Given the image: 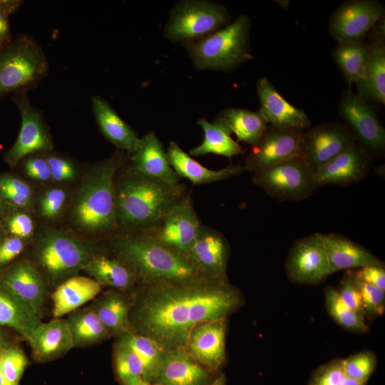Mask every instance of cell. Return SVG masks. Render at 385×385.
I'll return each instance as SVG.
<instances>
[{
	"label": "cell",
	"mask_w": 385,
	"mask_h": 385,
	"mask_svg": "<svg viewBox=\"0 0 385 385\" xmlns=\"http://www.w3.org/2000/svg\"><path fill=\"white\" fill-rule=\"evenodd\" d=\"M135 312L138 334L164 350L186 349L192 329L210 320L225 319L244 303L228 280L204 279L145 284Z\"/></svg>",
	"instance_id": "1"
},
{
	"label": "cell",
	"mask_w": 385,
	"mask_h": 385,
	"mask_svg": "<svg viewBox=\"0 0 385 385\" xmlns=\"http://www.w3.org/2000/svg\"><path fill=\"white\" fill-rule=\"evenodd\" d=\"M114 188L117 226L125 234L151 230L190 196L185 185L165 183L138 172L131 165L117 181L114 179Z\"/></svg>",
	"instance_id": "2"
},
{
	"label": "cell",
	"mask_w": 385,
	"mask_h": 385,
	"mask_svg": "<svg viewBox=\"0 0 385 385\" xmlns=\"http://www.w3.org/2000/svg\"><path fill=\"white\" fill-rule=\"evenodd\" d=\"M113 245L137 278L145 284L208 279L187 257L168 249L144 233L120 235L113 240Z\"/></svg>",
	"instance_id": "3"
},
{
	"label": "cell",
	"mask_w": 385,
	"mask_h": 385,
	"mask_svg": "<svg viewBox=\"0 0 385 385\" xmlns=\"http://www.w3.org/2000/svg\"><path fill=\"white\" fill-rule=\"evenodd\" d=\"M123 163L120 153L94 166L77 193L73 216L77 225L92 233H109L117 227L114 179Z\"/></svg>",
	"instance_id": "4"
},
{
	"label": "cell",
	"mask_w": 385,
	"mask_h": 385,
	"mask_svg": "<svg viewBox=\"0 0 385 385\" xmlns=\"http://www.w3.org/2000/svg\"><path fill=\"white\" fill-rule=\"evenodd\" d=\"M252 19L242 14L232 23L183 46L198 71L230 72L253 58L250 41Z\"/></svg>",
	"instance_id": "5"
},
{
	"label": "cell",
	"mask_w": 385,
	"mask_h": 385,
	"mask_svg": "<svg viewBox=\"0 0 385 385\" xmlns=\"http://www.w3.org/2000/svg\"><path fill=\"white\" fill-rule=\"evenodd\" d=\"M49 73V63L41 46L21 33L0 43V101L9 94L36 88Z\"/></svg>",
	"instance_id": "6"
},
{
	"label": "cell",
	"mask_w": 385,
	"mask_h": 385,
	"mask_svg": "<svg viewBox=\"0 0 385 385\" xmlns=\"http://www.w3.org/2000/svg\"><path fill=\"white\" fill-rule=\"evenodd\" d=\"M227 9L206 0L178 1L165 26L164 36L173 43L198 41L230 23Z\"/></svg>",
	"instance_id": "7"
},
{
	"label": "cell",
	"mask_w": 385,
	"mask_h": 385,
	"mask_svg": "<svg viewBox=\"0 0 385 385\" xmlns=\"http://www.w3.org/2000/svg\"><path fill=\"white\" fill-rule=\"evenodd\" d=\"M252 180L254 185L280 202L302 200L318 188L314 171L300 156L252 173Z\"/></svg>",
	"instance_id": "8"
},
{
	"label": "cell",
	"mask_w": 385,
	"mask_h": 385,
	"mask_svg": "<svg viewBox=\"0 0 385 385\" xmlns=\"http://www.w3.org/2000/svg\"><path fill=\"white\" fill-rule=\"evenodd\" d=\"M41 265L53 280L73 277L91 259L83 244L57 230L46 232L39 245Z\"/></svg>",
	"instance_id": "9"
},
{
	"label": "cell",
	"mask_w": 385,
	"mask_h": 385,
	"mask_svg": "<svg viewBox=\"0 0 385 385\" xmlns=\"http://www.w3.org/2000/svg\"><path fill=\"white\" fill-rule=\"evenodd\" d=\"M338 112L356 142L370 155L384 150L385 129L370 102L349 89L339 101Z\"/></svg>",
	"instance_id": "10"
},
{
	"label": "cell",
	"mask_w": 385,
	"mask_h": 385,
	"mask_svg": "<svg viewBox=\"0 0 385 385\" xmlns=\"http://www.w3.org/2000/svg\"><path fill=\"white\" fill-rule=\"evenodd\" d=\"M284 269L291 282L306 285L319 284L334 273L328 261L322 233L315 232L295 241Z\"/></svg>",
	"instance_id": "11"
},
{
	"label": "cell",
	"mask_w": 385,
	"mask_h": 385,
	"mask_svg": "<svg viewBox=\"0 0 385 385\" xmlns=\"http://www.w3.org/2000/svg\"><path fill=\"white\" fill-rule=\"evenodd\" d=\"M11 99L20 113L21 124L16 142L5 154V160L16 165L29 155L49 152L53 143L43 111L31 103L27 93L13 95Z\"/></svg>",
	"instance_id": "12"
},
{
	"label": "cell",
	"mask_w": 385,
	"mask_h": 385,
	"mask_svg": "<svg viewBox=\"0 0 385 385\" xmlns=\"http://www.w3.org/2000/svg\"><path fill=\"white\" fill-rule=\"evenodd\" d=\"M385 8L376 0H351L342 3L332 14L329 33L337 43L364 40L384 18Z\"/></svg>",
	"instance_id": "13"
},
{
	"label": "cell",
	"mask_w": 385,
	"mask_h": 385,
	"mask_svg": "<svg viewBox=\"0 0 385 385\" xmlns=\"http://www.w3.org/2000/svg\"><path fill=\"white\" fill-rule=\"evenodd\" d=\"M356 143L344 123H323L302 132L299 156L315 171Z\"/></svg>",
	"instance_id": "14"
},
{
	"label": "cell",
	"mask_w": 385,
	"mask_h": 385,
	"mask_svg": "<svg viewBox=\"0 0 385 385\" xmlns=\"http://www.w3.org/2000/svg\"><path fill=\"white\" fill-rule=\"evenodd\" d=\"M200 224L190 196L175 206L158 225L143 233L168 249L188 257Z\"/></svg>",
	"instance_id": "15"
},
{
	"label": "cell",
	"mask_w": 385,
	"mask_h": 385,
	"mask_svg": "<svg viewBox=\"0 0 385 385\" xmlns=\"http://www.w3.org/2000/svg\"><path fill=\"white\" fill-rule=\"evenodd\" d=\"M302 132L267 126L247 156L245 170L255 173L299 156Z\"/></svg>",
	"instance_id": "16"
},
{
	"label": "cell",
	"mask_w": 385,
	"mask_h": 385,
	"mask_svg": "<svg viewBox=\"0 0 385 385\" xmlns=\"http://www.w3.org/2000/svg\"><path fill=\"white\" fill-rule=\"evenodd\" d=\"M229 256L226 237L218 230L201 223L187 257L196 269L206 278L226 281Z\"/></svg>",
	"instance_id": "17"
},
{
	"label": "cell",
	"mask_w": 385,
	"mask_h": 385,
	"mask_svg": "<svg viewBox=\"0 0 385 385\" xmlns=\"http://www.w3.org/2000/svg\"><path fill=\"white\" fill-rule=\"evenodd\" d=\"M227 319L210 320L197 325L190 333L186 350L211 372L221 369L226 360Z\"/></svg>",
	"instance_id": "18"
},
{
	"label": "cell",
	"mask_w": 385,
	"mask_h": 385,
	"mask_svg": "<svg viewBox=\"0 0 385 385\" xmlns=\"http://www.w3.org/2000/svg\"><path fill=\"white\" fill-rule=\"evenodd\" d=\"M371 155L358 143L314 171L318 187L327 185L349 186L366 178Z\"/></svg>",
	"instance_id": "19"
},
{
	"label": "cell",
	"mask_w": 385,
	"mask_h": 385,
	"mask_svg": "<svg viewBox=\"0 0 385 385\" xmlns=\"http://www.w3.org/2000/svg\"><path fill=\"white\" fill-rule=\"evenodd\" d=\"M260 113L270 125L303 131L311 125L306 113L288 103L265 77L257 82Z\"/></svg>",
	"instance_id": "20"
},
{
	"label": "cell",
	"mask_w": 385,
	"mask_h": 385,
	"mask_svg": "<svg viewBox=\"0 0 385 385\" xmlns=\"http://www.w3.org/2000/svg\"><path fill=\"white\" fill-rule=\"evenodd\" d=\"M127 154L130 165L138 172L170 185L180 183V178L170 166L166 151L154 131L139 138Z\"/></svg>",
	"instance_id": "21"
},
{
	"label": "cell",
	"mask_w": 385,
	"mask_h": 385,
	"mask_svg": "<svg viewBox=\"0 0 385 385\" xmlns=\"http://www.w3.org/2000/svg\"><path fill=\"white\" fill-rule=\"evenodd\" d=\"M210 372L186 349L165 350L152 382L162 385H205L210 382Z\"/></svg>",
	"instance_id": "22"
},
{
	"label": "cell",
	"mask_w": 385,
	"mask_h": 385,
	"mask_svg": "<svg viewBox=\"0 0 385 385\" xmlns=\"http://www.w3.org/2000/svg\"><path fill=\"white\" fill-rule=\"evenodd\" d=\"M371 31L368 59L362 78L356 84V93L370 103L385 105L384 18Z\"/></svg>",
	"instance_id": "23"
},
{
	"label": "cell",
	"mask_w": 385,
	"mask_h": 385,
	"mask_svg": "<svg viewBox=\"0 0 385 385\" xmlns=\"http://www.w3.org/2000/svg\"><path fill=\"white\" fill-rule=\"evenodd\" d=\"M29 342L33 357L38 362L56 359L74 347L67 321L59 318L41 323L32 332Z\"/></svg>",
	"instance_id": "24"
},
{
	"label": "cell",
	"mask_w": 385,
	"mask_h": 385,
	"mask_svg": "<svg viewBox=\"0 0 385 385\" xmlns=\"http://www.w3.org/2000/svg\"><path fill=\"white\" fill-rule=\"evenodd\" d=\"M322 240L329 265L334 272L371 265H384L370 250L341 234H322Z\"/></svg>",
	"instance_id": "25"
},
{
	"label": "cell",
	"mask_w": 385,
	"mask_h": 385,
	"mask_svg": "<svg viewBox=\"0 0 385 385\" xmlns=\"http://www.w3.org/2000/svg\"><path fill=\"white\" fill-rule=\"evenodd\" d=\"M168 162L177 175L189 180L194 185L209 184L241 175L244 165H230L222 169L210 170L202 165L186 153L174 141H170L166 151Z\"/></svg>",
	"instance_id": "26"
},
{
	"label": "cell",
	"mask_w": 385,
	"mask_h": 385,
	"mask_svg": "<svg viewBox=\"0 0 385 385\" xmlns=\"http://www.w3.org/2000/svg\"><path fill=\"white\" fill-rule=\"evenodd\" d=\"M91 102L96 123L106 140L122 151H131L139 140L135 130L103 97L95 95Z\"/></svg>",
	"instance_id": "27"
},
{
	"label": "cell",
	"mask_w": 385,
	"mask_h": 385,
	"mask_svg": "<svg viewBox=\"0 0 385 385\" xmlns=\"http://www.w3.org/2000/svg\"><path fill=\"white\" fill-rule=\"evenodd\" d=\"M0 283L33 307L38 312L45 301V284L36 269L27 262H19L2 274Z\"/></svg>",
	"instance_id": "28"
},
{
	"label": "cell",
	"mask_w": 385,
	"mask_h": 385,
	"mask_svg": "<svg viewBox=\"0 0 385 385\" xmlns=\"http://www.w3.org/2000/svg\"><path fill=\"white\" fill-rule=\"evenodd\" d=\"M40 324L38 312L0 283V325L13 329L29 341Z\"/></svg>",
	"instance_id": "29"
},
{
	"label": "cell",
	"mask_w": 385,
	"mask_h": 385,
	"mask_svg": "<svg viewBox=\"0 0 385 385\" xmlns=\"http://www.w3.org/2000/svg\"><path fill=\"white\" fill-rule=\"evenodd\" d=\"M229 134H234L239 141L255 145L267 127L260 113L247 109L228 108L222 111L214 119Z\"/></svg>",
	"instance_id": "30"
},
{
	"label": "cell",
	"mask_w": 385,
	"mask_h": 385,
	"mask_svg": "<svg viewBox=\"0 0 385 385\" xmlns=\"http://www.w3.org/2000/svg\"><path fill=\"white\" fill-rule=\"evenodd\" d=\"M101 292V285L93 279L73 276L61 283L52 294L53 314L59 318L76 310Z\"/></svg>",
	"instance_id": "31"
},
{
	"label": "cell",
	"mask_w": 385,
	"mask_h": 385,
	"mask_svg": "<svg viewBox=\"0 0 385 385\" xmlns=\"http://www.w3.org/2000/svg\"><path fill=\"white\" fill-rule=\"evenodd\" d=\"M100 285L125 289L133 285L137 276L120 256L118 259L106 256L91 257L83 267Z\"/></svg>",
	"instance_id": "32"
},
{
	"label": "cell",
	"mask_w": 385,
	"mask_h": 385,
	"mask_svg": "<svg viewBox=\"0 0 385 385\" xmlns=\"http://www.w3.org/2000/svg\"><path fill=\"white\" fill-rule=\"evenodd\" d=\"M369 52L364 40L337 43L332 58L349 83L357 84L362 78Z\"/></svg>",
	"instance_id": "33"
},
{
	"label": "cell",
	"mask_w": 385,
	"mask_h": 385,
	"mask_svg": "<svg viewBox=\"0 0 385 385\" xmlns=\"http://www.w3.org/2000/svg\"><path fill=\"white\" fill-rule=\"evenodd\" d=\"M197 123L202 129L204 137L199 145L190 150L191 156L212 153L231 158L242 153L239 144L218 125L210 123L205 118L198 119Z\"/></svg>",
	"instance_id": "34"
},
{
	"label": "cell",
	"mask_w": 385,
	"mask_h": 385,
	"mask_svg": "<svg viewBox=\"0 0 385 385\" xmlns=\"http://www.w3.org/2000/svg\"><path fill=\"white\" fill-rule=\"evenodd\" d=\"M74 346H86L107 339L111 333L102 324L92 309L75 310L66 320Z\"/></svg>",
	"instance_id": "35"
},
{
	"label": "cell",
	"mask_w": 385,
	"mask_h": 385,
	"mask_svg": "<svg viewBox=\"0 0 385 385\" xmlns=\"http://www.w3.org/2000/svg\"><path fill=\"white\" fill-rule=\"evenodd\" d=\"M92 309L110 333L130 332L129 307L120 294L115 292L108 294Z\"/></svg>",
	"instance_id": "36"
},
{
	"label": "cell",
	"mask_w": 385,
	"mask_h": 385,
	"mask_svg": "<svg viewBox=\"0 0 385 385\" xmlns=\"http://www.w3.org/2000/svg\"><path fill=\"white\" fill-rule=\"evenodd\" d=\"M119 340L127 344L140 358L143 381L152 382L165 350L151 339L130 331L121 334Z\"/></svg>",
	"instance_id": "37"
},
{
	"label": "cell",
	"mask_w": 385,
	"mask_h": 385,
	"mask_svg": "<svg viewBox=\"0 0 385 385\" xmlns=\"http://www.w3.org/2000/svg\"><path fill=\"white\" fill-rule=\"evenodd\" d=\"M324 294L327 312L337 324L356 334H366L369 332L365 321L343 302L337 289L327 287Z\"/></svg>",
	"instance_id": "38"
},
{
	"label": "cell",
	"mask_w": 385,
	"mask_h": 385,
	"mask_svg": "<svg viewBox=\"0 0 385 385\" xmlns=\"http://www.w3.org/2000/svg\"><path fill=\"white\" fill-rule=\"evenodd\" d=\"M114 369L120 385H140L143 381V364L137 354L118 339L114 348Z\"/></svg>",
	"instance_id": "39"
},
{
	"label": "cell",
	"mask_w": 385,
	"mask_h": 385,
	"mask_svg": "<svg viewBox=\"0 0 385 385\" xmlns=\"http://www.w3.org/2000/svg\"><path fill=\"white\" fill-rule=\"evenodd\" d=\"M342 366L347 377L366 384L377 366V357L371 350H362L342 359Z\"/></svg>",
	"instance_id": "40"
},
{
	"label": "cell",
	"mask_w": 385,
	"mask_h": 385,
	"mask_svg": "<svg viewBox=\"0 0 385 385\" xmlns=\"http://www.w3.org/2000/svg\"><path fill=\"white\" fill-rule=\"evenodd\" d=\"M308 385H366L346 376L342 359H334L318 366L312 373Z\"/></svg>",
	"instance_id": "41"
},
{
	"label": "cell",
	"mask_w": 385,
	"mask_h": 385,
	"mask_svg": "<svg viewBox=\"0 0 385 385\" xmlns=\"http://www.w3.org/2000/svg\"><path fill=\"white\" fill-rule=\"evenodd\" d=\"M32 190L23 180L11 176H0V196L4 201L19 207H25L31 204Z\"/></svg>",
	"instance_id": "42"
},
{
	"label": "cell",
	"mask_w": 385,
	"mask_h": 385,
	"mask_svg": "<svg viewBox=\"0 0 385 385\" xmlns=\"http://www.w3.org/2000/svg\"><path fill=\"white\" fill-rule=\"evenodd\" d=\"M361 296L365 318L369 319L381 316L385 311V291L358 278L349 270Z\"/></svg>",
	"instance_id": "43"
},
{
	"label": "cell",
	"mask_w": 385,
	"mask_h": 385,
	"mask_svg": "<svg viewBox=\"0 0 385 385\" xmlns=\"http://www.w3.org/2000/svg\"><path fill=\"white\" fill-rule=\"evenodd\" d=\"M27 364L25 354L19 348L11 346L0 349V366L11 385L19 384Z\"/></svg>",
	"instance_id": "44"
},
{
	"label": "cell",
	"mask_w": 385,
	"mask_h": 385,
	"mask_svg": "<svg viewBox=\"0 0 385 385\" xmlns=\"http://www.w3.org/2000/svg\"><path fill=\"white\" fill-rule=\"evenodd\" d=\"M337 291L343 302L365 321L361 296L349 270L343 275Z\"/></svg>",
	"instance_id": "45"
},
{
	"label": "cell",
	"mask_w": 385,
	"mask_h": 385,
	"mask_svg": "<svg viewBox=\"0 0 385 385\" xmlns=\"http://www.w3.org/2000/svg\"><path fill=\"white\" fill-rule=\"evenodd\" d=\"M50 167L51 178L56 182H66L76 176V168L71 161L55 154L45 156Z\"/></svg>",
	"instance_id": "46"
},
{
	"label": "cell",
	"mask_w": 385,
	"mask_h": 385,
	"mask_svg": "<svg viewBox=\"0 0 385 385\" xmlns=\"http://www.w3.org/2000/svg\"><path fill=\"white\" fill-rule=\"evenodd\" d=\"M66 200V192L61 188H53L45 192L40 201V211L47 218L56 217Z\"/></svg>",
	"instance_id": "47"
},
{
	"label": "cell",
	"mask_w": 385,
	"mask_h": 385,
	"mask_svg": "<svg viewBox=\"0 0 385 385\" xmlns=\"http://www.w3.org/2000/svg\"><path fill=\"white\" fill-rule=\"evenodd\" d=\"M36 154L29 155L23 158L24 159V170L30 178L34 180L47 181L51 178L50 167L45 156Z\"/></svg>",
	"instance_id": "48"
},
{
	"label": "cell",
	"mask_w": 385,
	"mask_h": 385,
	"mask_svg": "<svg viewBox=\"0 0 385 385\" xmlns=\"http://www.w3.org/2000/svg\"><path fill=\"white\" fill-rule=\"evenodd\" d=\"M23 2L19 0H0V43L9 41L14 37L9 18L19 10Z\"/></svg>",
	"instance_id": "49"
},
{
	"label": "cell",
	"mask_w": 385,
	"mask_h": 385,
	"mask_svg": "<svg viewBox=\"0 0 385 385\" xmlns=\"http://www.w3.org/2000/svg\"><path fill=\"white\" fill-rule=\"evenodd\" d=\"M6 227L9 232L15 237L26 238L34 231L32 219L26 213L16 212L8 217Z\"/></svg>",
	"instance_id": "50"
},
{
	"label": "cell",
	"mask_w": 385,
	"mask_h": 385,
	"mask_svg": "<svg viewBox=\"0 0 385 385\" xmlns=\"http://www.w3.org/2000/svg\"><path fill=\"white\" fill-rule=\"evenodd\" d=\"M352 270L361 280L385 291L384 265H371Z\"/></svg>",
	"instance_id": "51"
},
{
	"label": "cell",
	"mask_w": 385,
	"mask_h": 385,
	"mask_svg": "<svg viewBox=\"0 0 385 385\" xmlns=\"http://www.w3.org/2000/svg\"><path fill=\"white\" fill-rule=\"evenodd\" d=\"M21 238L12 236L0 242V266L8 264L16 258L24 250Z\"/></svg>",
	"instance_id": "52"
},
{
	"label": "cell",
	"mask_w": 385,
	"mask_h": 385,
	"mask_svg": "<svg viewBox=\"0 0 385 385\" xmlns=\"http://www.w3.org/2000/svg\"><path fill=\"white\" fill-rule=\"evenodd\" d=\"M205 385H226V379L224 374L220 373L216 378Z\"/></svg>",
	"instance_id": "53"
},
{
	"label": "cell",
	"mask_w": 385,
	"mask_h": 385,
	"mask_svg": "<svg viewBox=\"0 0 385 385\" xmlns=\"http://www.w3.org/2000/svg\"><path fill=\"white\" fill-rule=\"evenodd\" d=\"M0 385H11L4 376L0 366Z\"/></svg>",
	"instance_id": "54"
},
{
	"label": "cell",
	"mask_w": 385,
	"mask_h": 385,
	"mask_svg": "<svg viewBox=\"0 0 385 385\" xmlns=\"http://www.w3.org/2000/svg\"><path fill=\"white\" fill-rule=\"evenodd\" d=\"M5 210V201L0 196V213L3 212Z\"/></svg>",
	"instance_id": "55"
},
{
	"label": "cell",
	"mask_w": 385,
	"mask_h": 385,
	"mask_svg": "<svg viewBox=\"0 0 385 385\" xmlns=\"http://www.w3.org/2000/svg\"><path fill=\"white\" fill-rule=\"evenodd\" d=\"M140 385H162L157 383L143 381Z\"/></svg>",
	"instance_id": "56"
},
{
	"label": "cell",
	"mask_w": 385,
	"mask_h": 385,
	"mask_svg": "<svg viewBox=\"0 0 385 385\" xmlns=\"http://www.w3.org/2000/svg\"><path fill=\"white\" fill-rule=\"evenodd\" d=\"M1 237H2V229H1V227L0 225V242L2 240Z\"/></svg>",
	"instance_id": "57"
},
{
	"label": "cell",
	"mask_w": 385,
	"mask_h": 385,
	"mask_svg": "<svg viewBox=\"0 0 385 385\" xmlns=\"http://www.w3.org/2000/svg\"><path fill=\"white\" fill-rule=\"evenodd\" d=\"M1 339H0V349H1Z\"/></svg>",
	"instance_id": "58"
}]
</instances>
